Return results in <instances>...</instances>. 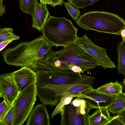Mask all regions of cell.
Masks as SVG:
<instances>
[{
  "instance_id": "6da1fadb",
  "label": "cell",
  "mask_w": 125,
  "mask_h": 125,
  "mask_svg": "<svg viewBox=\"0 0 125 125\" xmlns=\"http://www.w3.org/2000/svg\"><path fill=\"white\" fill-rule=\"evenodd\" d=\"M99 66L95 59L73 42L57 51L51 50L38 60L36 69L38 72L62 70L81 73Z\"/></svg>"
},
{
  "instance_id": "7a4b0ae2",
  "label": "cell",
  "mask_w": 125,
  "mask_h": 125,
  "mask_svg": "<svg viewBox=\"0 0 125 125\" xmlns=\"http://www.w3.org/2000/svg\"><path fill=\"white\" fill-rule=\"evenodd\" d=\"M52 46L42 35L31 41L21 42L13 48H7L1 55L9 65L33 69L38 60L45 57Z\"/></svg>"
},
{
  "instance_id": "3957f363",
  "label": "cell",
  "mask_w": 125,
  "mask_h": 125,
  "mask_svg": "<svg viewBox=\"0 0 125 125\" xmlns=\"http://www.w3.org/2000/svg\"><path fill=\"white\" fill-rule=\"evenodd\" d=\"M36 73L37 87L52 90L57 97L62 96L69 89L76 85H92L95 79L93 76L64 70L41 71Z\"/></svg>"
},
{
  "instance_id": "277c9868",
  "label": "cell",
  "mask_w": 125,
  "mask_h": 125,
  "mask_svg": "<svg viewBox=\"0 0 125 125\" xmlns=\"http://www.w3.org/2000/svg\"><path fill=\"white\" fill-rule=\"evenodd\" d=\"M76 23L84 30L120 35L125 21L118 15L103 11H91L80 16Z\"/></svg>"
},
{
  "instance_id": "5b68a950",
  "label": "cell",
  "mask_w": 125,
  "mask_h": 125,
  "mask_svg": "<svg viewBox=\"0 0 125 125\" xmlns=\"http://www.w3.org/2000/svg\"><path fill=\"white\" fill-rule=\"evenodd\" d=\"M78 30L70 20L50 15L42 31L43 37L52 46L64 47L75 41Z\"/></svg>"
},
{
  "instance_id": "8992f818",
  "label": "cell",
  "mask_w": 125,
  "mask_h": 125,
  "mask_svg": "<svg viewBox=\"0 0 125 125\" xmlns=\"http://www.w3.org/2000/svg\"><path fill=\"white\" fill-rule=\"evenodd\" d=\"M92 107L83 98L77 97L65 105L61 115V125H87Z\"/></svg>"
},
{
  "instance_id": "52a82bcc",
  "label": "cell",
  "mask_w": 125,
  "mask_h": 125,
  "mask_svg": "<svg viewBox=\"0 0 125 125\" xmlns=\"http://www.w3.org/2000/svg\"><path fill=\"white\" fill-rule=\"evenodd\" d=\"M37 95L36 83L21 92L13 104L14 114L13 125H22L32 111Z\"/></svg>"
},
{
  "instance_id": "ba28073f",
  "label": "cell",
  "mask_w": 125,
  "mask_h": 125,
  "mask_svg": "<svg viewBox=\"0 0 125 125\" xmlns=\"http://www.w3.org/2000/svg\"><path fill=\"white\" fill-rule=\"evenodd\" d=\"M74 42L95 59L99 66L105 69L116 67L107 56L106 49L95 44L86 35L81 37H78Z\"/></svg>"
},
{
  "instance_id": "9c48e42d",
  "label": "cell",
  "mask_w": 125,
  "mask_h": 125,
  "mask_svg": "<svg viewBox=\"0 0 125 125\" xmlns=\"http://www.w3.org/2000/svg\"><path fill=\"white\" fill-rule=\"evenodd\" d=\"M20 92L11 73L0 75V96L10 106Z\"/></svg>"
},
{
  "instance_id": "30bf717a",
  "label": "cell",
  "mask_w": 125,
  "mask_h": 125,
  "mask_svg": "<svg viewBox=\"0 0 125 125\" xmlns=\"http://www.w3.org/2000/svg\"><path fill=\"white\" fill-rule=\"evenodd\" d=\"M88 98H82L90 104L93 109L107 108L114 101L116 96L107 94L93 88L83 93Z\"/></svg>"
},
{
  "instance_id": "8fae6325",
  "label": "cell",
  "mask_w": 125,
  "mask_h": 125,
  "mask_svg": "<svg viewBox=\"0 0 125 125\" xmlns=\"http://www.w3.org/2000/svg\"><path fill=\"white\" fill-rule=\"evenodd\" d=\"M20 92L27 87L36 83L37 73L28 67H22L19 70L11 73Z\"/></svg>"
},
{
  "instance_id": "7c38bea8",
  "label": "cell",
  "mask_w": 125,
  "mask_h": 125,
  "mask_svg": "<svg viewBox=\"0 0 125 125\" xmlns=\"http://www.w3.org/2000/svg\"><path fill=\"white\" fill-rule=\"evenodd\" d=\"M45 105L39 104L37 105L29 116L26 125H49L50 115Z\"/></svg>"
},
{
  "instance_id": "4fadbf2b",
  "label": "cell",
  "mask_w": 125,
  "mask_h": 125,
  "mask_svg": "<svg viewBox=\"0 0 125 125\" xmlns=\"http://www.w3.org/2000/svg\"><path fill=\"white\" fill-rule=\"evenodd\" d=\"M46 5L41 3H36L31 15L32 20L31 26L39 31H42L50 15Z\"/></svg>"
},
{
  "instance_id": "5bb4252c",
  "label": "cell",
  "mask_w": 125,
  "mask_h": 125,
  "mask_svg": "<svg viewBox=\"0 0 125 125\" xmlns=\"http://www.w3.org/2000/svg\"><path fill=\"white\" fill-rule=\"evenodd\" d=\"M112 117L107 108L97 109L88 116L87 125H106Z\"/></svg>"
},
{
  "instance_id": "9a60e30c",
  "label": "cell",
  "mask_w": 125,
  "mask_h": 125,
  "mask_svg": "<svg viewBox=\"0 0 125 125\" xmlns=\"http://www.w3.org/2000/svg\"><path fill=\"white\" fill-rule=\"evenodd\" d=\"M79 97L81 98H88V96L81 93H64L58 104L57 105L54 110L52 114V118L57 114H60L61 115L62 114L64 106L69 104L72 101L74 97Z\"/></svg>"
},
{
  "instance_id": "2e32d148",
  "label": "cell",
  "mask_w": 125,
  "mask_h": 125,
  "mask_svg": "<svg viewBox=\"0 0 125 125\" xmlns=\"http://www.w3.org/2000/svg\"><path fill=\"white\" fill-rule=\"evenodd\" d=\"M107 109L114 114L120 115L125 111V93L122 92L116 96L113 103Z\"/></svg>"
},
{
  "instance_id": "e0dca14e",
  "label": "cell",
  "mask_w": 125,
  "mask_h": 125,
  "mask_svg": "<svg viewBox=\"0 0 125 125\" xmlns=\"http://www.w3.org/2000/svg\"><path fill=\"white\" fill-rule=\"evenodd\" d=\"M123 86L116 81L107 83L98 87L97 90L100 92L107 94L117 96L122 92Z\"/></svg>"
},
{
  "instance_id": "ac0fdd59",
  "label": "cell",
  "mask_w": 125,
  "mask_h": 125,
  "mask_svg": "<svg viewBox=\"0 0 125 125\" xmlns=\"http://www.w3.org/2000/svg\"><path fill=\"white\" fill-rule=\"evenodd\" d=\"M117 51L118 55V72L125 76V50L121 42L118 43Z\"/></svg>"
},
{
  "instance_id": "d6986e66",
  "label": "cell",
  "mask_w": 125,
  "mask_h": 125,
  "mask_svg": "<svg viewBox=\"0 0 125 125\" xmlns=\"http://www.w3.org/2000/svg\"><path fill=\"white\" fill-rule=\"evenodd\" d=\"M19 8L24 13L32 15L38 0H19Z\"/></svg>"
},
{
  "instance_id": "ffe728a7",
  "label": "cell",
  "mask_w": 125,
  "mask_h": 125,
  "mask_svg": "<svg viewBox=\"0 0 125 125\" xmlns=\"http://www.w3.org/2000/svg\"><path fill=\"white\" fill-rule=\"evenodd\" d=\"M20 38V36L13 33V29L11 28L0 29V42L7 40H18Z\"/></svg>"
},
{
  "instance_id": "44dd1931",
  "label": "cell",
  "mask_w": 125,
  "mask_h": 125,
  "mask_svg": "<svg viewBox=\"0 0 125 125\" xmlns=\"http://www.w3.org/2000/svg\"><path fill=\"white\" fill-rule=\"evenodd\" d=\"M100 0H68V1L74 7L78 9L84 8L91 6L94 3Z\"/></svg>"
},
{
  "instance_id": "7402d4cb",
  "label": "cell",
  "mask_w": 125,
  "mask_h": 125,
  "mask_svg": "<svg viewBox=\"0 0 125 125\" xmlns=\"http://www.w3.org/2000/svg\"><path fill=\"white\" fill-rule=\"evenodd\" d=\"M63 4L68 11V14L76 21L80 16V12L79 9L74 7L68 1L64 2Z\"/></svg>"
},
{
  "instance_id": "603a6c76",
  "label": "cell",
  "mask_w": 125,
  "mask_h": 125,
  "mask_svg": "<svg viewBox=\"0 0 125 125\" xmlns=\"http://www.w3.org/2000/svg\"><path fill=\"white\" fill-rule=\"evenodd\" d=\"M14 114L13 105L3 119L0 121V125H13Z\"/></svg>"
},
{
  "instance_id": "cb8c5ba5",
  "label": "cell",
  "mask_w": 125,
  "mask_h": 125,
  "mask_svg": "<svg viewBox=\"0 0 125 125\" xmlns=\"http://www.w3.org/2000/svg\"><path fill=\"white\" fill-rule=\"evenodd\" d=\"M93 88V87L92 85H91L88 84H78L70 88L65 93H81L87 91Z\"/></svg>"
},
{
  "instance_id": "d4e9b609",
  "label": "cell",
  "mask_w": 125,
  "mask_h": 125,
  "mask_svg": "<svg viewBox=\"0 0 125 125\" xmlns=\"http://www.w3.org/2000/svg\"><path fill=\"white\" fill-rule=\"evenodd\" d=\"M10 104L5 100L0 104V121L4 118L10 107Z\"/></svg>"
},
{
  "instance_id": "484cf974",
  "label": "cell",
  "mask_w": 125,
  "mask_h": 125,
  "mask_svg": "<svg viewBox=\"0 0 125 125\" xmlns=\"http://www.w3.org/2000/svg\"><path fill=\"white\" fill-rule=\"evenodd\" d=\"M125 125V124L121 119L120 115H117L113 117L111 119L106 125Z\"/></svg>"
},
{
  "instance_id": "4316f807",
  "label": "cell",
  "mask_w": 125,
  "mask_h": 125,
  "mask_svg": "<svg viewBox=\"0 0 125 125\" xmlns=\"http://www.w3.org/2000/svg\"><path fill=\"white\" fill-rule=\"evenodd\" d=\"M13 41L12 40H9L0 42V51L3 50L9 43L12 42Z\"/></svg>"
},
{
  "instance_id": "83f0119b",
  "label": "cell",
  "mask_w": 125,
  "mask_h": 125,
  "mask_svg": "<svg viewBox=\"0 0 125 125\" xmlns=\"http://www.w3.org/2000/svg\"><path fill=\"white\" fill-rule=\"evenodd\" d=\"M52 3V6L54 7L57 5L62 6L64 2L63 0H51Z\"/></svg>"
},
{
  "instance_id": "f1b7e54d",
  "label": "cell",
  "mask_w": 125,
  "mask_h": 125,
  "mask_svg": "<svg viewBox=\"0 0 125 125\" xmlns=\"http://www.w3.org/2000/svg\"><path fill=\"white\" fill-rule=\"evenodd\" d=\"M3 0H0V16L1 17L2 16L6 10L4 5L3 4Z\"/></svg>"
},
{
  "instance_id": "f546056e",
  "label": "cell",
  "mask_w": 125,
  "mask_h": 125,
  "mask_svg": "<svg viewBox=\"0 0 125 125\" xmlns=\"http://www.w3.org/2000/svg\"><path fill=\"white\" fill-rule=\"evenodd\" d=\"M40 3L45 4H48L52 6V3L51 0H40Z\"/></svg>"
},
{
  "instance_id": "4dcf8cb0",
  "label": "cell",
  "mask_w": 125,
  "mask_h": 125,
  "mask_svg": "<svg viewBox=\"0 0 125 125\" xmlns=\"http://www.w3.org/2000/svg\"><path fill=\"white\" fill-rule=\"evenodd\" d=\"M120 34L122 37V41L125 40V28L122 30Z\"/></svg>"
},
{
  "instance_id": "1f68e13d",
  "label": "cell",
  "mask_w": 125,
  "mask_h": 125,
  "mask_svg": "<svg viewBox=\"0 0 125 125\" xmlns=\"http://www.w3.org/2000/svg\"><path fill=\"white\" fill-rule=\"evenodd\" d=\"M120 117L125 124V111L120 115Z\"/></svg>"
},
{
  "instance_id": "d6a6232c",
  "label": "cell",
  "mask_w": 125,
  "mask_h": 125,
  "mask_svg": "<svg viewBox=\"0 0 125 125\" xmlns=\"http://www.w3.org/2000/svg\"><path fill=\"white\" fill-rule=\"evenodd\" d=\"M125 50V40L121 42Z\"/></svg>"
},
{
  "instance_id": "836d02e7",
  "label": "cell",
  "mask_w": 125,
  "mask_h": 125,
  "mask_svg": "<svg viewBox=\"0 0 125 125\" xmlns=\"http://www.w3.org/2000/svg\"><path fill=\"white\" fill-rule=\"evenodd\" d=\"M123 83L124 85L125 86V80H124V81L123 82Z\"/></svg>"
},
{
  "instance_id": "e575fe53",
  "label": "cell",
  "mask_w": 125,
  "mask_h": 125,
  "mask_svg": "<svg viewBox=\"0 0 125 125\" xmlns=\"http://www.w3.org/2000/svg\"><path fill=\"white\" fill-rule=\"evenodd\" d=\"M124 80H125V78L124 79Z\"/></svg>"
}]
</instances>
